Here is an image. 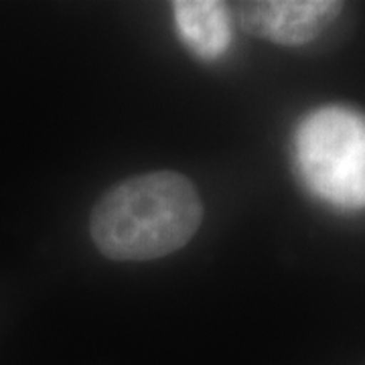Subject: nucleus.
I'll return each mask as SVG.
<instances>
[{"mask_svg": "<svg viewBox=\"0 0 365 365\" xmlns=\"http://www.w3.org/2000/svg\"><path fill=\"white\" fill-rule=\"evenodd\" d=\"M203 222L197 187L177 170L143 173L114 185L90 213L98 252L114 262H148L185 248Z\"/></svg>", "mask_w": 365, "mask_h": 365, "instance_id": "f257e3e1", "label": "nucleus"}, {"mask_svg": "<svg viewBox=\"0 0 365 365\" xmlns=\"http://www.w3.org/2000/svg\"><path fill=\"white\" fill-rule=\"evenodd\" d=\"M297 165L314 195L341 209L365 207V118L327 106L300 122Z\"/></svg>", "mask_w": 365, "mask_h": 365, "instance_id": "f03ea898", "label": "nucleus"}, {"mask_svg": "<svg viewBox=\"0 0 365 365\" xmlns=\"http://www.w3.org/2000/svg\"><path fill=\"white\" fill-rule=\"evenodd\" d=\"M237 25L254 37L287 47H299L317 39L343 11L333 0H264L234 6Z\"/></svg>", "mask_w": 365, "mask_h": 365, "instance_id": "7ed1b4c3", "label": "nucleus"}, {"mask_svg": "<svg viewBox=\"0 0 365 365\" xmlns=\"http://www.w3.org/2000/svg\"><path fill=\"white\" fill-rule=\"evenodd\" d=\"M177 29L185 45L201 59H217L232 41L230 9L215 0L173 2Z\"/></svg>", "mask_w": 365, "mask_h": 365, "instance_id": "20e7f679", "label": "nucleus"}]
</instances>
